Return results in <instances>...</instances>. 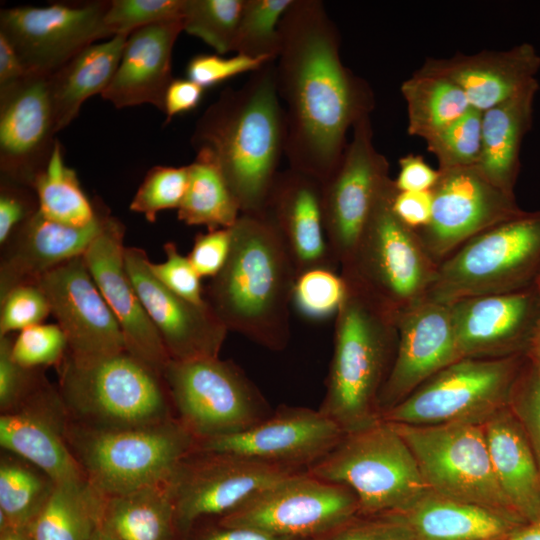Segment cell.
I'll return each instance as SVG.
<instances>
[{
  "instance_id": "1",
  "label": "cell",
  "mask_w": 540,
  "mask_h": 540,
  "mask_svg": "<svg viewBox=\"0 0 540 540\" xmlns=\"http://www.w3.org/2000/svg\"><path fill=\"white\" fill-rule=\"evenodd\" d=\"M276 88L285 116L289 168L324 183L347 133L375 107L369 84L340 57V34L320 0H293L279 24Z\"/></svg>"
},
{
  "instance_id": "2",
  "label": "cell",
  "mask_w": 540,
  "mask_h": 540,
  "mask_svg": "<svg viewBox=\"0 0 540 540\" xmlns=\"http://www.w3.org/2000/svg\"><path fill=\"white\" fill-rule=\"evenodd\" d=\"M191 144L218 168L241 213L262 212L285 146L275 61L223 90L196 122Z\"/></svg>"
},
{
  "instance_id": "3",
  "label": "cell",
  "mask_w": 540,
  "mask_h": 540,
  "mask_svg": "<svg viewBox=\"0 0 540 540\" xmlns=\"http://www.w3.org/2000/svg\"><path fill=\"white\" fill-rule=\"evenodd\" d=\"M231 234L229 257L205 289V301L228 331L282 351L297 278L289 253L265 211L241 213Z\"/></svg>"
},
{
  "instance_id": "4",
  "label": "cell",
  "mask_w": 540,
  "mask_h": 540,
  "mask_svg": "<svg viewBox=\"0 0 540 540\" xmlns=\"http://www.w3.org/2000/svg\"><path fill=\"white\" fill-rule=\"evenodd\" d=\"M344 282L326 392L318 410L350 433L381 419L378 401L395 358L398 330L393 313Z\"/></svg>"
},
{
  "instance_id": "5",
  "label": "cell",
  "mask_w": 540,
  "mask_h": 540,
  "mask_svg": "<svg viewBox=\"0 0 540 540\" xmlns=\"http://www.w3.org/2000/svg\"><path fill=\"white\" fill-rule=\"evenodd\" d=\"M57 370L58 390L77 424L129 428L175 417L162 373L128 350L85 361L67 353Z\"/></svg>"
},
{
  "instance_id": "6",
  "label": "cell",
  "mask_w": 540,
  "mask_h": 540,
  "mask_svg": "<svg viewBox=\"0 0 540 540\" xmlns=\"http://www.w3.org/2000/svg\"><path fill=\"white\" fill-rule=\"evenodd\" d=\"M66 437L85 477L104 496L166 483L196 446L176 417L113 429L87 427L69 418Z\"/></svg>"
},
{
  "instance_id": "7",
  "label": "cell",
  "mask_w": 540,
  "mask_h": 540,
  "mask_svg": "<svg viewBox=\"0 0 540 540\" xmlns=\"http://www.w3.org/2000/svg\"><path fill=\"white\" fill-rule=\"evenodd\" d=\"M307 472L349 488L361 516L401 514L429 490L409 446L383 419L345 433Z\"/></svg>"
},
{
  "instance_id": "8",
  "label": "cell",
  "mask_w": 540,
  "mask_h": 540,
  "mask_svg": "<svg viewBox=\"0 0 540 540\" xmlns=\"http://www.w3.org/2000/svg\"><path fill=\"white\" fill-rule=\"evenodd\" d=\"M540 278V210L476 235L437 265L428 298L443 302L521 291Z\"/></svg>"
},
{
  "instance_id": "9",
  "label": "cell",
  "mask_w": 540,
  "mask_h": 540,
  "mask_svg": "<svg viewBox=\"0 0 540 540\" xmlns=\"http://www.w3.org/2000/svg\"><path fill=\"white\" fill-rule=\"evenodd\" d=\"M396 192L392 179L340 275L397 317L428 296L438 264L395 215Z\"/></svg>"
},
{
  "instance_id": "10",
  "label": "cell",
  "mask_w": 540,
  "mask_h": 540,
  "mask_svg": "<svg viewBox=\"0 0 540 540\" xmlns=\"http://www.w3.org/2000/svg\"><path fill=\"white\" fill-rule=\"evenodd\" d=\"M162 376L175 417L196 442L245 432L274 411L231 360L170 359Z\"/></svg>"
},
{
  "instance_id": "11",
  "label": "cell",
  "mask_w": 540,
  "mask_h": 540,
  "mask_svg": "<svg viewBox=\"0 0 540 540\" xmlns=\"http://www.w3.org/2000/svg\"><path fill=\"white\" fill-rule=\"evenodd\" d=\"M527 356L461 358L425 381L381 419L409 425L484 424L509 404Z\"/></svg>"
},
{
  "instance_id": "12",
  "label": "cell",
  "mask_w": 540,
  "mask_h": 540,
  "mask_svg": "<svg viewBox=\"0 0 540 540\" xmlns=\"http://www.w3.org/2000/svg\"><path fill=\"white\" fill-rule=\"evenodd\" d=\"M390 423L412 451L429 490L454 500L518 517L508 504L495 476L484 424Z\"/></svg>"
},
{
  "instance_id": "13",
  "label": "cell",
  "mask_w": 540,
  "mask_h": 540,
  "mask_svg": "<svg viewBox=\"0 0 540 540\" xmlns=\"http://www.w3.org/2000/svg\"><path fill=\"white\" fill-rule=\"evenodd\" d=\"M295 472L235 453L194 449L166 482L177 535L185 537L199 521L232 512Z\"/></svg>"
},
{
  "instance_id": "14",
  "label": "cell",
  "mask_w": 540,
  "mask_h": 540,
  "mask_svg": "<svg viewBox=\"0 0 540 540\" xmlns=\"http://www.w3.org/2000/svg\"><path fill=\"white\" fill-rule=\"evenodd\" d=\"M358 515V501L349 488L299 471L273 483L217 522L294 540H313Z\"/></svg>"
},
{
  "instance_id": "15",
  "label": "cell",
  "mask_w": 540,
  "mask_h": 540,
  "mask_svg": "<svg viewBox=\"0 0 540 540\" xmlns=\"http://www.w3.org/2000/svg\"><path fill=\"white\" fill-rule=\"evenodd\" d=\"M391 180L389 162L373 141L370 115L365 116L353 126L338 166L322 184L326 236L340 268L350 260Z\"/></svg>"
},
{
  "instance_id": "16",
  "label": "cell",
  "mask_w": 540,
  "mask_h": 540,
  "mask_svg": "<svg viewBox=\"0 0 540 540\" xmlns=\"http://www.w3.org/2000/svg\"><path fill=\"white\" fill-rule=\"evenodd\" d=\"M110 1L17 6L0 12V34L29 73L51 75L88 46L112 38L104 18Z\"/></svg>"
},
{
  "instance_id": "17",
  "label": "cell",
  "mask_w": 540,
  "mask_h": 540,
  "mask_svg": "<svg viewBox=\"0 0 540 540\" xmlns=\"http://www.w3.org/2000/svg\"><path fill=\"white\" fill-rule=\"evenodd\" d=\"M439 173L431 189V219L425 227L415 230L437 264L476 235L525 211L515 195L490 183L475 167Z\"/></svg>"
},
{
  "instance_id": "18",
  "label": "cell",
  "mask_w": 540,
  "mask_h": 540,
  "mask_svg": "<svg viewBox=\"0 0 540 540\" xmlns=\"http://www.w3.org/2000/svg\"><path fill=\"white\" fill-rule=\"evenodd\" d=\"M344 434L319 410L282 405L251 429L196 442L195 449L230 452L294 471H307Z\"/></svg>"
},
{
  "instance_id": "19",
  "label": "cell",
  "mask_w": 540,
  "mask_h": 540,
  "mask_svg": "<svg viewBox=\"0 0 540 540\" xmlns=\"http://www.w3.org/2000/svg\"><path fill=\"white\" fill-rule=\"evenodd\" d=\"M37 284L67 338L71 358L85 361L127 350L118 321L94 282L83 255L47 272Z\"/></svg>"
},
{
  "instance_id": "20",
  "label": "cell",
  "mask_w": 540,
  "mask_h": 540,
  "mask_svg": "<svg viewBox=\"0 0 540 540\" xmlns=\"http://www.w3.org/2000/svg\"><path fill=\"white\" fill-rule=\"evenodd\" d=\"M48 76L29 73L0 90L1 180L33 188L50 159L57 129Z\"/></svg>"
},
{
  "instance_id": "21",
  "label": "cell",
  "mask_w": 540,
  "mask_h": 540,
  "mask_svg": "<svg viewBox=\"0 0 540 540\" xmlns=\"http://www.w3.org/2000/svg\"><path fill=\"white\" fill-rule=\"evenodd\" d=\"M128 276L172 360L219 357L228 333L208 304L197 305L164 286L151 272L149 257L125 247Z\"/></svg>"
},
{
  "instance_id": "22",
  "label": "cell",
  "mask_w": 540,
  "mask_h": 540,
  "mask_svg": "<svg viewBox=\"0 0 540 540\" xmlns=\"http://www.w3.org/2000/svg\"><path fill=\"white\" fill-rule=\"evenodd\" d=\"M461 358H504L528 354L540 317L537 285L449 303Z\"/></svg>"
},
{
  "instance_id": "23",
  "label": "cell",
  "mask_w": 540,
  "mask_h": 540,
  "mask_svg": "<svg viewBox=\"0 0 540 540\" xmlns=\"http://www.w3.org/2000/svg\"><path fill=\"white\" fill-rule=\"evenodd\" d=\"M397 330L395 358L378 401L380 416L461 359L447 303L426 297L397 316Z\"/></svg>"
},
{
  "instance_id": "24",
  "label": "cell",
  "mask_w": 540,
  "mask_h": 540,
  "mask_svg": "<svg viewBox=\"0 0 540 540\" xmlns=\"http://www.w3.org/2000/svg\"><path fill=\"white\" fill-rule=\"evenodd\" d=\"M124 236V224L110 216L83 258L118 321L127 350L162 373L170 357L128 276Z\"/></svg>"
},
{
  "instance_id": "25",
  "label": "cell",
  "mask_w": 540,
  "mask_h": 540,
  "mask_svg": "<svg viewBox=\"0 0 540 540\" xmlns=\"http://www.w3.org/2000/svg\"><path fill=\"white\" fill-rule=\"evenodd\" d=\"M69 415L58 388L44 381L16 408L1 413V447L54 482L85 476L67 442Z\"/></svg>"
},
{
  "instance_id": "26",
  "label": "cell",
  "mask_w": 540,
  "mask_h": 540,
  "mask_svg": "<svg viewBox=\"0 0 540 540\" xmlns=\"http://www.w3.org/2000/svg\"><path fill=\"white\" fill-rule=\"evenodd\" d=\"M110 216L102 203L92 223L76 227L50 220L38 210L1 246L0 299L13 288L37 283L47 272L83 255Z\"/></svg>"
},
{
  "instance_id": "27",
  "label": "cell",
  "mask_w": 540,
  "mask_h": 540,
  "mask_svg": "<svg viewBox=\"0 0 540 540\" xmlns=\"http://www.w3.org/2000/svg\"><path fill=\"white\" fill-rule=\"evenodd\" d=\"M263 211L278 230L297 277L313 269L336 271L324 226L322 183L289 167L279 171Z\"/></svg>"
},
{
  "instance_id": "28",
  "label": "cell",
  "mask_w": 540,
  "mask_h": 540,
  "mask_svg": "<svg viewBox=\"0 0 540 540\" xmlns=\"http://www.w3.org/2000/svg\"><path fill=\"white\" fill-rule=\"evenodd\" d=\"M419 69L454 82L465 93L470 106L483 112L535 80L540 55L533 45L522 43L507 50L428 58Z\"/></svg>"
},
{
  "instance_id": "29",
  "label": "cell",
  "mask_w": 540,
  "mask_h": 540,
  "mask_svg": "<svg viewBox=\"0 0 540 540\" xmlns=\"http://www.w3.org/2000/svg\"><path fill=\"white\" fill-rule=\"evenodd\" d=\"M182 31V19L133 31L127 37L118 68L102 98L116 108L151 104L163 111L165 92L174 79L173 47Z\"/></svg>"
},
{
  "instance_id": "30",
  "label": "cell",
  "mask_w": 540,
  "mask_h": 540,
  "mask_svg": "<svg viewBox=\"0 0 540 540\" xmlns=\"http://www.w3.org/2000/svg\"><path fill=\"white\" fill-rule=\"evenodd\" d=\"M484 431L495 476L512 511L526 523L540 519V471L509 404L484 423Z\"/></svg>"
},
{
  "instance_id": "31",
  "label": "cell",
  "mask_w": 540,
  "mask_h": 540,
  "mask_svg": "<svg viewBox=\"0 0 540 540\" xmlns=\"http://www.w3.org/2000/svg\"><path fill=\"white\" fill-rule=\"evenodd\" d=\"M537 79L507 100L482 112L481 154L475 168L490 183L508 194L520 173V151L532 125Z\"/></svg>"
},
{
  "instance_id": "32",
  "label": "cell",
  "mask_w": 540,
  "mask_h": 540,
  "mask_svg": "<svg viewBox=\"0 0 540 540\" xmlns=\"http://www.w3.org/2000/svg\"><path fill=\"white\" fill-rule=\"evenodd\" d=\"M400 515L416 540H503L527 524L516 516L431 490Z\"/></svg>"
},
{
  "instance_id": "33",
  "label": "cell",
  "mask_w": 540,
  "mask_h": 540,
  "mask_svg": "<svg viewBox=\"0 0 540 540\" xmlns=\"http://www.w3.org/2000/svg\"><path fill=\"white\" fill-rule=\"evenodd\" d=\"M128 36L92 44L48 76L57 132L77 117L89 97L102 94L110 84Z\"/></svg>"
},
{
  "instance_id": "34",
  "label": "cell",
  "mask_w": 540,
  "mask_h": 540,
  "mask_svg": "<svg viewBox=\"0 0 540 540\" xmlns=\"http://www.w3.org/2000/svg\"><path fill=\"white\" fill-rule=\"evenodd\" d=\"M105 499L85 476L55 482L30 527L33 540H90L102 524Z\"/></svg>"
},
{
  "instance_id": "35",
  "label": "cell",
  "mask_w": 540,
  "mask_h": 540,
  "mask_svg": "<svg viewBox=\"0 0 540 540\" xmlns=\"http://www.w3.org/2000/svg\"><path fill=\"white\" fill-rule=\"evenodd\" d=\"M101 527L119 540H175V511L166 483L106 496Z\"/></svg>"
},
{
  "instance_id": "36",
  "label": "cell",
  "mask_w": 540,
  "mask_h": 540,
  "mask_svg": "<svg viewBox=\"0 0 540 540\" xmlns=\"http://www.w3.org/2000/svg\"><path fill=\"white\" fill-rule=\"evenodd\" d=\"M406 103L407 132L426 140L470 108L462 89L446 77L418 69L401 85Z\"/></svg>"
},
{
  "instance_id": "37",
  "label": "cell",
  "mask_w": 540,
  "mask_h": 540,
  "mask_svg": "<svg viewBox=\"0 0 540 540\" xmlns=\"http://www.w3.org/2000/svg\"><path fill=\"white\" fill-rule=\"evenodd\" d=\"M33 189L39 211L46 218L69 226L82 227L92 223L102 204L92 202L85 194L76 171L65 164L58 140L47 165L36 177Z\"/></svg>"
},
{
  "instance_id": "38",
  "label": "cell",
  "mask_w": 540,
  "mask_h": 540,
  "mask_svg": "<svg viewBox=\"0 0 540 540\" xmlns=\"http://www.w3.org/2000/svg\"><path fill=\"white\" fill-rule=\"evenodd\" d=\"M188 168V187L177 209L178 219L187 225L206 226L208 231L231 228L241 210L218 168L202 154H196Z\"/></svg>"
},
{
  "instance_id": "39",
  "label": "cell",
  "mask_w": 540,
  "mask_h": 540,
  "mask_svg": "<svg viewBox=\"0 0 540 540\" xmlns=\"http://www.w3.org/2000/svg\"><path fill=\"white\" fill-rule=\"evenodd\" d=\"M55 482L29 462L11 454L0 460V529L30 528Z\"/></svg>"
},
{
  "instance_id": "40",
  "label": "cell",
  "mask_w": 540,
  "mask_h": 540,
  "mask_svg": "<svg viewBox=\"0 0 540 540\" xmlns=\"http://www.w3.org/2000/svg\"><path fill=\"white\" fill-rule=\"evenodd\" d=\"M293 0H244L233 52L265 62L280 50L279 24Z\"/></svg>"
},
{
  "instance_id": "41",
  "label": "cell",
  "mask_w": 540,
  "mask_h": 540,
  "mask_svg": "<svg viewBox=\"0 0 540 540\" xmlns=\"http://www.w3.org/2000/svg\"><path fill=\"white\" fill-rule=\"evenodd\" d=\"M244 0H185L183 31L219 54L233 52Z\"/></svg>"
},
{
  "instance_id": "42",
  "label": "cell",
  "mask_w": 540,
  "mask_h": 540,
  "mask_svg": "<svg viewBox=\"0 0 540 540\" xmlns=\"http://www.w3.org/2000/svg\"><path fill=\"white\" fill-rule=\"evenodd\" d=\"M425 142L438 161V170L475 167L481 154L482 112L471 107Z\"/></svg>"
},
{
  "instance_id": "43",
  "label": "cell",
  "mask_w": 540,
  "mask_h": 540,
  "mask_svg": "<svg viewBox=\"0 0 540 540\" xmlns=\"http://www.w3.org/2000/svg\"><path fill=\"white\" fill-rule=\"evenodd\" d=\"M189 181L188 165L181 167L154 166L145 175L130 210L143 214L148 222H155L160 211L178 209Z\"/></svg>"
},
{
  "instance_id": "44",
  "label": "cell",
  "mask_w": 540,
  "mask_h": 540,
  "mask_svg": "<svg viewBox=\"0 0 540 540\" xmlns=\"http://www.w3.org/2000/svg\"><path fill=\"white\" fill-rule=\"evenodd\" d=\"M345 290V282L335 270L313 269L296 278L292 303L305 316L323 319L336 315Z\"/></svg>"
},
{
  "instance_id": "45",
  "label": "cell",
  "mask_w": 540,
  "mask_h": 540,
  "mask_svg": "<svg viewBox=\"0 0 540 540\" xmlns=\"http://www.w3.org/2000/svg\"><path fill=\"white\" fill-rule=\"evenodd\" d=\"M185 0H112L104 23L111 37L183 18Z\"/></svg>"
},
{
  "instance_id": "46",
  "label": "cell",
  "mask_w": 540,
  "mask_h": 540,
  "mask_svg": "<svg viewBox=\"0 0 540 540\" xmlns=\"http://www.w3.org/2000/svg\"><path fill=\"white\" fill-rule=\"evenodd\" d=\"M11 352L26 368H58L68 353V342L58 324L40 323L20 331L13 338Z\"/></svg>"
},
{
  "instance_id": "47",
  "label": "cell",
  "mask_w": 540,
  "mask_h": 540,
  "mask_svg": "<svg viewBox=\"0 0 540 540\" xmlns=\"http://www.w3.org/2000/svg\"><path fill=\"white\" fill-rule=\"evenodd\" d=\"M49 314V301L37 283L17 286L0 299V337L43 323Z\"/></svg>"
},
{
  "instance_id": "48",
  "label": "cell",
  "mask_w": 540,
  "mask_h": 540,
  "mask_svg": "<svg viewBox=\"0 0 540 540\" xmlns=\"http://www.w3.org/2000/svg\"><path fill=\"white\" fill-rule=\"evenodd\" d=\"M509 406L526 433L540 471V371L527 356Z\"/></svg>"
},
{
  "instance_id": "49",
  "label": "cell",
  "mask_w": 540,
  "mask_h": 540,
  "mask_svg": "<svg viewBox=\"0 0 540 540\" xmlns=\"http://www.w3.org/2000/svg\"><path fill=\"white\" fill-rule=\"evenodd\" d=\"M13 337H0V410L8 412L21 404L43 381V368H26L12 356Z\"/></svg>"
},
{
  "instance_id": "50",
  "label": "cell",
  "mask_w": 540,
  "mask_h": 540,
  "mask_svg": "<svg viewBox=\"0 0 540 540\" xmlns=\"http://www.w3.org/2000/svg\"><path fill=\"white\" fill-rule=\"evenodd\" d=\"M313 540H416L400 514L358 515L336 529Z\"/></svg>"
},
{
  "instance_id": "51",
  "label": "cell",
  "mask_w": 540,
  "mask_h": 540,
  "mask_svg": "<svg viewBox=\"0 0 540 540\" xmlns=\"http://www.w3.org/2000/svg\"><path fill=\"white\" fill-rule=\"evenodd\" d=\"M163 250L166 254L164 262H149L153 275L169 290L186 300L197 305L207 304L203 296L201 277L188 257L179 253L174 242H166Z\"/></svg>"
},
{
  "instance_id": "52",
  "label": "cell",
  "mask_w": 540,
  "mask_h": 540,
  "mask_svg": "<svg viewBox=\"0 0 540 540\" xmlns=\"http://www.w3.org/2000/svg\"><path fill=\"white\" fill-rule=\"evenodd\" d=\"M267 63L239 54L232 57L199 54L188 62L186 74L188 79L205 89L240 74L253 73Z\"/></svg>"
},
{
  "instance_id": "53",
  "label": "cell",
  "mask_w": 540,
  "mask_h": 540,
  "mask_svg": "<svg viewBox=\"0 0 540 540\" xmlns=\"http://www.w3.org/2000/svg\"><path fill=\"white\" fill-rule=\"evenodd\" d=\"M38 210V198L33 188L1 180L0 246Z\"/></svg>"
},
{
  "instance_id": "54",
  "label": "cell",
  "mask_w": 540,
  "mask_h": 540,
  "mask_svg": "<svg viewBox=\"0 0 540 540\" xmlns=\"http://www.w3.org/2000/svg\"><path fill=\"white\" fill-rule=\"evenodd\" d=\"M231 228L199 233L187 255L201 278H214L225 266L231 249Z\"/></svg>"
},
{
  "instance_id": "55",
  "label": "cell",
  "mask_w": 540,
  "mask_h": 540,
  "mask_svg": "<svg viewBox=\"0 0 540 540\" xmlns=\"http://www.w3.org/2000/svg\"><path fill=\"white\" fill-rule=\"evenodd\" d=\"M433 195L428 191H398L392 201L395 215L409 228L425 227L432 215Z\"/></svg>"
},
{
  "instance_id": "56",
  "label": "cell",
  "mask_w": 540,
  "mask_h": 540,
  "mask_svg": "<svg viewBox=\"0 0 540 540\" xmlns=\"http://www.w3.org/2000/svg\"><path fill=\"white\" fill-rule=\"evenodd\" d=\"M439 170L432 168L421 155L407 154L399 159V173L394 179L398 191H428L439 178Z\"/></svg>"
},
{
  "instance_id": "57",
  "label": "cell",
  "mask_w": 540,
  "mask_h": 540,
  "mask_svg": "<svg viewBox=\"0 0 540 540\" xmlns=\"http://www.w3.org/2000/svg\"><path fill=\"white\" fill-rule=\"evenodd\" d=\"M204 88L190 79H173L164 96L163 113L167 124L178 114L195 109L203 95Z\"/></svg>"
},
{
  "instance_id": "58",
  "label": "cell",
  "mask_w": 540,
  "mask_h": 540,
  "mask_svg": "<svg viewBox=\"0 0 540 540\" xmlns=\"http://www.w3.org/2000/svg\"><path fill=\"white\" fill-rule=\"evenodd\" d=\"M194 531V530H191ZM190 540H294L247 527L219 524L194 531Z\"/></svg>"
},
{
  "instance_id": "59",
  "label": "cell",
  "mask_w": 540,
  "mask_h": 540,
  "mask_svg": "<svg viewBox=\"0 0 540 540\" xmlns=\"http://www.w3.org/2000/svg\"><path fill=\"white\" fill-rule=\"evenodd\" d=\"M27 74L12 44L0 34V90L16 84Z\"/></svg>"
},
{
  "instance_id": "60",
  "label": "cell",
  "mask_w": 540,
  "mask_h": 540,
  "mask_svg": "<svg viewBox=\"0 0 540 540\" xmlns=\"http://www.w3.org/2000/svg\"><path fill=\"white\" fill-rule=\"evenodd\" d=\"M503 540H540V519L521 526Z\"/></svg>"
},
{
  "instance_id": "61",
  "label": "cell",
  "mask_w": 540,
  "mask_h": 540,
  "mask_svg": "<svg viewBox=\"0 0 540 540\" xmlns=\"http://www.w3.org/2000/svg\"><path fill=\"white\" fill-rule=\"evenodd\" d=\"M0 540H33L30 528L7 526L0 529Z\"/></svg>"
},
{
  "instance_id": "62",
  "label": "cell",
  "mask_w": 540,
  "mask_h": 540,
  "mask_svg": "<svg viewBox=\"0 0 540 540\" xmlns=\"http://www.w3.org/2000/svg\"><path fill=\"white\" fill-rule=\"evenodd\" d=\"M536 285L540 295V278L538 279ZM528 356L540 371V317Z\"/></svg>"
},
{
  "instance_id": "63",
  "label": "cell",
  "mask_w": 540,
  "mask_h": 540,
  "mask_svg": "<svg viewBox=\"0 0 540 540\" xmlns=\"http://www.w3.org/2000/svg\"><path fill=\"white\" fill-rule=\"evenodd\" d=\"M90 540H119L116 537H114L112 534L107 532L105 529H103L101 526L98 528V530L93 534Z\"/></svg>"
}]
</instances>
